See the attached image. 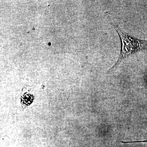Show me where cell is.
I'll return each instance as SVG.
<instances>
[{
    "instance_id": "cell-1",
    "label": "cell",
    "mask_w": 147,
    "mask_h": 147,
    "mask_svg": "<svg viewBox=\"0 0 147 147\" xmlns=\"http://www.w3.org/2000/svg\"><path fill=\"white\" fill-rule=\"evenodd\" d=\"M118 33L121 40L120 55L115 65L109 69L108 74L113 72L121 62L129 55L140 50H147V40L139 39L127 34L118 25L112 24Z\"/></svg>"
},
{
    "instance_id": "cell-2",
    "label": "cell",
    "mask_w": 147,
    "mask_h": 147,
    "mask_svg": "<svg viewBox=\"0 0 147 147\" xmlns=\"http://www.w3.org/2000/svg\"><path fill=\"white\" fill-rule=\"evenodd\" d=\"M21 105L22 109L27 108L33 102L34 99V95L30 92H24L22 93L21 96Z\"/></svg>"
},
{
    "instance_id": "cell-3",
    "label": "cell",
    "mask_w": 147,
    "mask_h": 147,
    "mask_svg": "<svg viewBox=\"0 0 147 147\" xmlns=\"http://www.w3.org/2000/svg\"><path fill=\"white\" fill-rule=\"evenodd\" d=\"M147 143V140H145V141H137V142H123L122 143H125V144H127V143Z\"/></svg>"
}]
</instances>
